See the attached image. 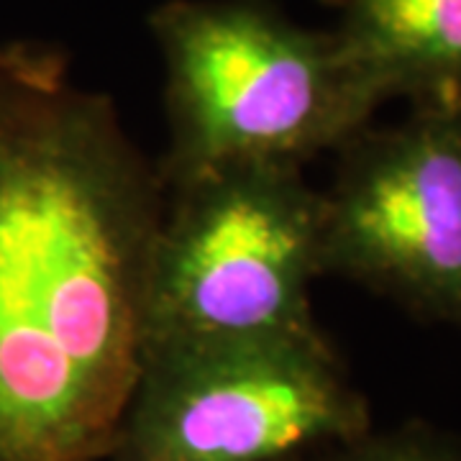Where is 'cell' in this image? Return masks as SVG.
<instances>
[{
	"label": "cell",
	"mask_w": 461,
	"mask_h": 461,
	"mask_svg": "<svg viewBox=\"0 0 461 461\" xmlns=\"http://www.w3.org/2000/svg\"><path fill=\"white\" fill-rule=\"evenodd\" d=\"M165 182L67 54L0 44V461H103L131 402Z\"/></svg>",
	"instance_id": "1"
},
{
	"label": "cell",
	"mask_w": 461,
	"mask_h": 461,
	"mask_svg": "<svg viewBox=\"0 0 461 461\" xmlns=\"http://www.w3.org/2000/svg\"><path fill=\"white\" fill-rule=\"evenodd\" d=\"M149 26L165 62V187L229 165L305 169L387 103L341 33L267 0H167Z\"/></svg>",
	"instance_id": "2"
},
{
	"label": "cell",
	"mask_w": 461,
	"mask_h": 461,
	"mask_svg": "<svg viewBox=\"0 0 461 461\" xmlns=\"http://www.w3.org/2000/svg\"><path fill=\"white\" fill-rule=\"evenodd\" d=\"M372 430L321 329L141 348L111 461H290Z\"/></svg>",
	"instance_id": "4"
},
{
	"label": "cell",
	"mask_w": 461,
	"mask_h": 461,
	"mask_svg": "<svg viewBox=\"0 0 461 461\" xmlns=\"http://www.w3.org/2000/svg\"><path fill=\"white\" fill-rule=\"evenodd\" d=\"M323 195V277L461 330V108L412 105L336 151Z\"/></svg>",
	"instance_id": "5"
},
{
	"label": "cell",
	"mask_w": 461,
	"mask_h": 461,
	"mask_svg": "<svg viewBox=\"0 0 461 461\" xmlns=\"http://www.w3.org/2000/svg\"><path fill=\"white\" fill-rule=\"evenodd\" d=\"M387 100L461 108V0H323Z\"/></svg>",
	"instance_id": "6"
},
{
	"label": "cell",
	"mask_w": 461,
	"mask_h": 461,
	"mask_svg": "<svg viewBox=\"0 0 461 461\" xmlns=\"http://www.w3.org/2000/svg\"><path fill=\"white\" fill-rule=\"evenodd\" d=\"M290 461H300V459H290Z\"/></svg>",
	"instance_id": "8"
},
{
	"label": "cell",
	"mask_w": 461,
	"mask_h": 461,
	"mask_svg": "<svg viewBox=\"0 0 461 461\" xmlns=\"http://www.w3.org/2000/svg\"><path fill=\"white\" fill-rule=\"evenodd\" d=\"M323 461H461V441L426 426H405L390 433H372L330 446Z\"/></svg>",
	"instance_id": "7"
},
{
	"label": "cell",
	"mask_w": 461,
	"mask_h": 461,
	"mask_svg": "<svg viewBox=\"0 0 461 461\" xmlns=\"http://www.w3.org/2000/svg\"><path fill=\"white\" fill-rule=\"evenodd\" d=\"M165 193L144 346L318 329L311 297L323 277V195L303 167H215Z\"/></svg>",
	"instance_id": "3"
}]
</instances>
